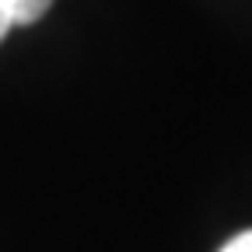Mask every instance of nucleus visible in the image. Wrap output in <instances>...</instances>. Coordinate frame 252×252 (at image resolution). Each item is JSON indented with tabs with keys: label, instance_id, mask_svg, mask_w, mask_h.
Returning <instances> with one entry per match:
<instances>
[{
	"label": "nucleus",
	"instance_id": "nucleus-1",
	"mask_svg": "<svg viewBox=\"0 0 252 252\" xmlns=\"http://www.w3.org/2000/svg\"><path fill=\"white\" fill-rule=\"evenodd\" d=\"M4 7L11 14V25H32L53 7V0H4Z\"/></svg>",
	"mask_w": 252,
	"mask_h": 252
},
{
	"label": "nucleus",
	"instance_id": "nucleus-2",
	"mask_svg": "<svg viewBox=\"0 0 252 252\" xmlns=\"http://www.w3.org/2000/svg\"><path fill=\"white\" fill-rule=\"evenodd\" d=\"M220 252H252V231H242V235H235Z\"/></svg>",
	"mask_w": 252,
	"mask_h": 252
},
{
	"label": "nucleus",
	"instance_id": "nucleus-3",
	"mask_svg": "<svg viewBox=\"0 0 252 252\" xmlns=\"http://www.w3.org/2000/svg\"><path fill=\"white\" fill-rule=\"evenodd\" d=\"M14 25H11V14H7V7H4V0H0V42H4V35L11 32Z\"/></svg>",
	"mask_w": 252,
	"mask_h": 252
}]
</instances>
